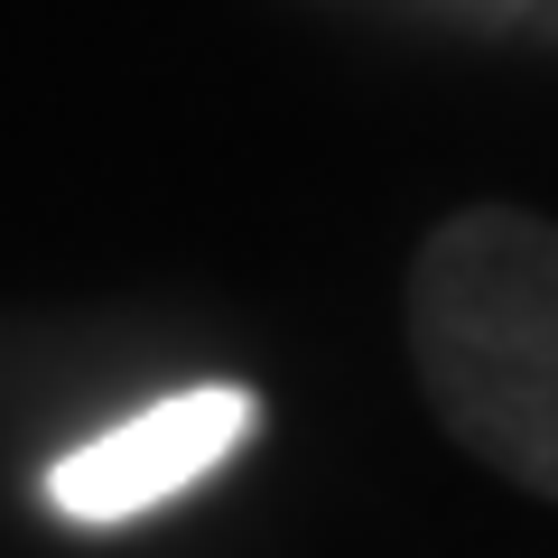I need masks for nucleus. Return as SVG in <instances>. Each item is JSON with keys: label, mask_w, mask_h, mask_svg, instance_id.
<instances>
[{"label": "nucleus", "mask_w": 558, "mask_h": 558, "mask_svg": "<svg viewBox=\"0 0 558 558\" xmlns=\"http://www.w3.org/2000/svg\"><path fill=\"white\" fill-rule=\"evenodd\" d=\"M410 363L438 428L512 494L558 502V223L465 205L410 252Z\"/></svg>", "instance_id": "f257e3e1"}, {"label": "nucleus", "mask_w": 558, "mask_h": 558, "mask_svg": "<svg viewBox=\"0 0 558 558\" xmlns=\"http://www.w3.org/2000/svg\"><path fill=\"white\" fill-rule=\"evenodd\" d=\"M260 428V400L242 381H205V391H178V400H149L140 418L102 428V438L65 447L47 465V502L84 531H112V521H140L178 502L186 484H205L242 438Z\"/></svg>", "instance_id": "f03ea898"}]
</instances>
